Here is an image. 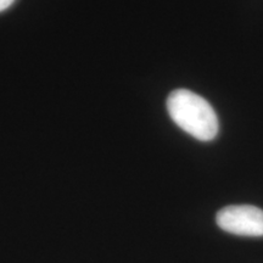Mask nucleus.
<instances>
[{
  "label": "nucleus",
  "mask_w": 263,
  "mask_h": 263,
  "mask_svg": "<svg viewBox=\"0 0 263 263\" xmlns=\"http://www.w3.org/2000/svg\"><path fill=\"white\" fill-rule=\"evenodd\" d=\"M167 110L173 122L197 140H213L218 134V117L202 97L188 89H177L167 98Z\"/></svg>",
  "instance_id": "f257e3e1"
},
{
  "label": "nucleus",
  "mask_w": 263,
  "mask_h": 263,
  "mask_svg": "<svg viewBox=\"0 0 263 263\" xmlns=\"http://www.w3.org/2000/svg\"><path fill=\"white\" fill-rule=\"evenodd\" d=\"M216 222L219 228L230 234L263 236V211L256 206H227L217 213Z\"/></svg>",
  "instance_id": "f03ea898"
},
{
  "label": "nucleus",
  "mask_w": 263,
  "mask_h": 263,
  "mask_svg": "<svg viewBox=\"0 0 263 263\" xmlns=\"http://www.w3.org/2000/svg\"><path fill=\"white\" fill-rule=\"evenodd\" d=\"M15 0H0V12L5 11L6 9H9L10 6L14 4Z\"/></svg>",
  "instance_id": "7ed1b4c3"
}]
</instances>
